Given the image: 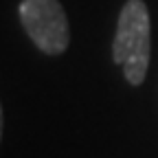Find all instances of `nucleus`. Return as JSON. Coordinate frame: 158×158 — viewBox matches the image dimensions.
<instances>
[{"label": "nucleus", "instance_id": "7ed1b4c3", "mask_svg": "<svg viewBox=\"0 0 158 158\" xmlns=\"http://www.w3.org/2000/svg\"><path fill=\"white\" fill-rule=\"evenodd\" d=\"M0 138H2V106H0Z\"/></svg>", "mask_w": 158, "mask_h": 158}, {"label": "nucleus", "instance_id": "f03ea898", "mask_svg": "<svg viewBox=\"0 0 158 158\" xmlns=\"http://www.w3.org/2000/svg\"><path fill=\"white\" fill-rule=\"evenodd\" d=\"M31 42L46 55H62L70 44V27L59 0H22L18 7Z\"/></svg>", "mask_w": 158, "mask_h": 158}, {"label": "nucleus", "instance_id": "f257e3e1", "mask_svg": "<svg viewBox=\"0 0 158 158\" xmlns=\"http://www.w3.org/2000/svg\"><path fill=\"white\" fill-rule=\"evenodd\" d=\"M152 51V20L143 0H127L118 13L116 35L112 42V59L121 64L132 86L145 81Z\"/></svg>", "mask_w": 158, "mask_h": 158}]
</instances>
